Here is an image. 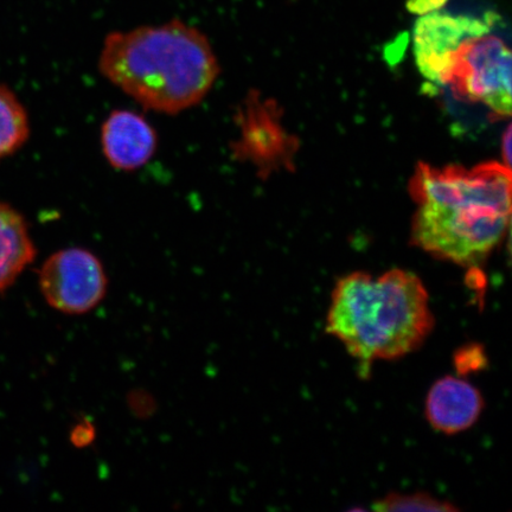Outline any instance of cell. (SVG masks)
<instances>
[{
	"label": "cell",
	"mask_w": 512,
	"mask_h": 512,
	"mask_svg": "<svg viewBox=\"0 0 512 512\" xmlns=\"http://www.w3.org/2000/svg\"><path fill=\"white\" fill-rule=\"evenodd\" d=\"M416 206L412 243L459 266L482 264L507 233L511 211L509 166L472 169L420 163L409 183Z\"/></svg>",
	"instance_id": "6da1fadb"
},
{
	"label": "cell",
	"mask_w": 512,
	"mask_h": 512,
	"mask_svg": "<svg viewBox=\"0 0 512 512\" xmlns=\"http://www.w3.org/2000/svg\"><path fill=\"white\" fill-rule=\"evenodd\" d=\"M98 66L138 104L169 115L200 105L221 73L208 36L182 19L110 32Z\"/></svg>",
	"instance_id": "7a4b0ae2"
},
{
	"label": "cell",
	"mask_w": 512,
	"mask_h": 512,
	"mask_svg": "<svg viewBox=\"0 0 512 512\" xmlns=\"http://www.w3.org/2000/svg\"><path fill=\"white\" fill-rule=\"evenodd\" d=\"M434 328L430 294L418 275L395 268L374 277L355 272L331 294L326 332L341 342L368 374L377 361L418 350Z\"/></svg>",
	"instance_id": "3957f363"
},
{
	"label": "cell",
	"mask_w": 512,
	"mask_h": 512,
	"mask_svg": "<svg viewBox=\"0 0 512 512\" xmlns=\"http://www.w3.org/2000/svg\"><path fill=\"white\" fill-rule=\"evenodd\" d=\"M496 15L488 14L448 55L440 85L459 100L480 102L498 118L511 114V51L492 32Z\"/></svg>",
	"instance_id": "277c9868"
},
{
	"label": "cell",
	"mask_w": 512,
	"mask_h": 512,
	"mask_svg": "<svg viewBox=\"0 0 512 512\" xmlns=\"http://www.w3.org/2000/svg\"><path fill=\"white\" fill-rule=\"evenodd\" d=\"M38 283L47 304L68 316L92 312L106 298L108 288L101 260L80 247L51 254L43 262Z\"/></svg>",
	"instance_id": "5b68a950"
},
{
	"label": "cell",
	"mask_w": 512,
	"mask_h": 512,
	"mask_svg": "<svg viewBox=\"0 0 512 512\" xmlns=\"http://www.w3.org/2000/svg\"><path fill=\"white\" fill-rule=\"evenodd\" d=\"M274 101L251 94L239 114L241 138L236 156L258 166L265 175L280 169H293L298 142L285 130Z\"/></svg>",
	"instance_id": "8992f818"
},
{
	"label": "cell",
	"mask_w": 512,
	"mask_h": 512,
	"mask_svg": "<svg viewBox=\"0 0 512 512\" xmlns=\"http://www.w3.org/2000/svg\"><path fill=\"white\" fill-rule=\"evenodd\" d=\"M102 152L113 169L136 171L155 156L158 136L144 115L117 110L101 126Z\"/></svg>",
	"instance_id": "52a82bcc"
},
{
	"label": "cell",
	"mask_w": 512,
	"mask_h": 512,
	"mask_svg": "<svg viewBox=\"0 0 512 512\" xmlns=\"http://www.w3.org/2000/svg\"><path fill=\"white\" fill-rule=\"evenodd\" d=\"M482 18L452 16L434 11L422 15L414 28V55L420 73L440 83L448 55L477 27Z\"/></svg>",
	"instance_id": "ba28073f"
},
{
	"label": "cell",
	"mask_w": 512,
	"mask_h": 512,
	"mask_svg": "<svg viewBox=\"0 0 512 512\" xmlns=\"http://www.w3.org/2000/svg\"><path fill=\"white\" fill-rule=\"evenodd\" d=\"M482 393L458 376L441 377L426 398V418L435 431L447 435L470 430L484 411Z\"/></svg>",
	"instance_id": "9c48e42d"
},
{
	"label": "cell",
	"mask_w": 512,
	"mask_h": 512,
	"mask_svg": "<svg viewBox=\"0 0 512 512\" xmlns=\"http://www.w3.org/2000/svg\"><path fill=\"white\" fill-rule=\"evenodd\" d=\"M36 254L24 216L9 203L0 201V292L16 283Z\"/></svg>",
	"instance_id": "30bf717a"
},
{
	"label": "cell",
	"mask_w": 512,
	"mask_h": 512,
	"mask_svg": "<svg viewBox=\"0 0 512 512\" xmlns=\"http://www.w3.org/2000/svg\"><path fill=\"white\" fill-rule=\"evenodd\" d=\"M30 121L22 102L9 87L0 85V160L27 144Z\"/></svg>",
	"instance_id": "8fae6325"
},
{
	"label": "cell",
	"mask_w": 512,
	"mask_h": 512,
	"mask_svg": "<svg viewBox=\"0 0 512 512\" xmlns=\"http://www.w3.org/2000/svg\"><path fill=\"white\" fill-rule=\"evenodd\" d=\"M373 509L381 512H411V511H433V512H448L458 511L457 507L447 501L432 497L427 494H388L376 501Z\"/></svg>",
	"instance_id": "7c38bea8"
},
{
	"label": "cell",
	"mask_w": 512,
	"mask_h": 512,
	"mask_svg": "<svg viewBox=\"0 0 512 512\" xmlns=\"http://www.w3.org/2000/svg\"><path fill=\"white\" fill-rule=\"evenodd\" d=\"M456 367L459 371H464V374L472 373L484 368L486 358L482 349L477 345H469L459 350L456 354Z\"/></svg>",
	"instance_id": "4fadbf2b"
},
{
	"label": "cell",
	"mask_w": 512,
	"mask_h": 512,
	"mask_svg": "<svg viewBox=\"0 0 512 512\" xmlns=\"http://www.w3.org/2000/svg\"><path fill=\"white\" fill-rule=\"evenodd\" d=\"M446 2L447 0H408L407 6L409 11L422 16L440 10Z\"/></svg>",
	"instance_id": "5bb4252c"
},
{
	"label": "cell",
	"mask_w": 512,
	"mask_h": 512,
	"mask_svg": "<svg viewBox=\"0 0 512 512\" xmlns=\"http://www.w3.org/2000/svg\"><path fill=\"white\" fill-rule=\"evenodd\" d=\"M503 157L504 164L509 166L510 168V160H511V127L508 126L507 131L503 136Z\"/></svg>",
	"instance_id": "9a60e30c"
}]
</instances>
